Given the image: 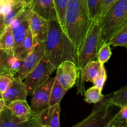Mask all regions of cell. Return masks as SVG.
<instances>
[{
	"mask_svg": "<svg viewBox=\"0 0 127 127\" xmlns=\"http://www.w3.org/2000/svg\"><path fill=\"white\" fill-rule=\"evenodd\" d=\"M5 26L4 24V18L2 15L0 14V31H2Z\"/></svg>",
	"mask_w": 127,
	"mask_h": 127,
	"instance_id": "obj_34",
	"label": "cell"
},
{
	"mask_svg": "<svg viewBox=\"0 0 127 127\" xmlns=\"http://www.w3.org/2000/svg\"><path fill=\"white\" fill-rule=\"evenodd\" d=\"M50 21L43 18L31 11L29 17V29L32 33L35 45L44 42L49 29Z\"/></svg>",
	"mask_w": 127,
	"mask_h": 127,
	"instance_id": "obj_10",
	"label": "cell"
},
{
	"mask_svg": "<svg viewBox=\"0 0 127 127\" xmlns=\"http://www.w3.org/2000/svg\"><path fill=\"white\" fill-rule=\"evenodd\" d=\"M28 4H26L21 0H14V3L11 10L3 16L4 24L5 27L12 23L14 20L25 9Z\"/></svg>",
	"mask_w": 127,
	"mask_h": 127,
	"instance_id": "obj_17",
	"label": "cell"
},
{
	"mask_svg": "<svg viewBox=\"0 0 127 127\" xmlns=\"http://www.w3.org/2000/svg\"><path fill=\"white\" fill-rule=\"evenodd\" d=\"M21 1L25 2L26 4H30L31 2V1H32V0H21Z\"/></svg>",
	"mask_w": 127,
	"mask_h": 127,
	"instance_id": "obj_36",
	"label": "cell"
},
{
	"mask_svg": "<svg viewBox=\"0 0 127 127\" xmlns=\"http://www.w3.org/2000/svg\"><path fill=\"white\" fill-rule=\"evenodd\" d=\"M106 127H127V105L120 108V111L110 118Z\"/></svg>",
	"mask_w": 127,
	"mask_h": 127,
	"instance_id": "obj_20",
	"label": "cell"
},
{
	"mask_svg": "<svg viewBox=\"0 0 127 127\" xmlns=\"http://www.w3.org/2000/svg\"><path fill=\"white\" fill-rule=\"evenodd\" d=\"M0 99H2V94L1 93H0Z\"/></svg>",
	"mask_w": 127,
	"mask_h": 127,
	"instance_id": "obj_37",
	"label": "cell"
},
{
	"mask_svg": "<svg viewBox=\"0 0 127 127\" xmlns=\"http://www.w3.org/2000/svg\"><path fill=\"white\" fill-rule=\"evenodd\" d=\"M102 43L99 16L92 21L78 53V68L79 75L88 62L91 60H97L98 50Z\"/></svg>",
	"mask_w": 127,
	"mask_h": 127,
	"instance_id": "obj_4",
	"label": "cell"
},
{
	"mask_svg": "<svg viewBox=\"0 0 127 127\" xmlns=\"http://www.w3.org/2000/svg\"><path fill=\"white\" fill-rule=\"evenodd\" d=\"M14 0H0V14L4 16L11 10Z\"/></svg>",
	"mask_w": 127,
	"mask_h": 127,
	"instance_id": "obj_32",
	"label": "cell"
},
{
	"mask_svg": "<svg viewBox=\"0 0 127 127\" xmlns=\"http://www.w3.org/2000/svg\"><path fill=\"white\" fill-rule=\"evenodd\" d=\"M44 56L55 69L64 61L78 64V51L57 20L50 21L49 29L44 42Z\"/></svg>",
	"mask_w": 127,
	"mask_h": 127,
	"instance_id": "obj_1",
	"label": "cell"
},
{
	"mask_svg": "<svg viewBox=\"0 0 127 127\" xmlns=\"http://www.w3.org/2000/svg\"><path fill=\"white\" fill-rule=\"evenodd\" d=\"M78 76V66L73 62L64 61L57 67L55 78L63 88L68 91L76 83Z\"/></svg>",
	"mask_w": 127,
	"mask_h": 127,
	"instance_id": "obj_7",
	"label": "cell"
},
{
	"mask_svg": "<svg viewBox=\"0 0 127 127\" xmlns=\"http://www.w3.org/2000/svg\"><path fill=\"white\" fill-rule=\"evenodd\" d=\"M13 78L14 77L9 74H0V93L1 94L6 91Z\"/></svg>",
	"mask_w": 127,
	"mask_h": 127,
	"instance_id": "obj_30",
	"label": "cell"
},
{
	"mask_svg": "<svg viewBox=\"0 0 127 127\" xmlns=\"http://www.w3.org/2000/svg\"><path fill=\"white\" fill-rule=\"evenodd\" d=\"M55 69L53 64L43 56L37 66L23 80L27 90V95H32L38 86L47 81Z\"/></svg>",
	"mask_w": 127,
	"mask_h": 127,
	"instance_id": "obj_5",
	"label": "cell"
},
{
	"mask_svg": "<svg viewBox=\"0 0 127 127\" xmlns=\"http://www.w3.org/2000/svg\"><path fill=\"white\" fill-rule=\"evenodd\" d=\"M22 60L18 59L14 55H9L7 58V68L9 74L14 77L22 65Z\"/></svg>",
	"mask_w": 127,
	"mask_h": 127,
	"instance_id": "obj_25",
	"label": "cell"
},
{
	"mask_svg": "<svg viewBox=\"0 0 127 127\" xmlns=\"http://www.w3.org/2000/svg\"><path fill=\"white\" fill-rule=\"evenodd\" d=\"M35 45L32 33H31V30L29 27L27 33H26V37H25L23 43H22V50H23L25 58L29 53H31Z\"/></svg>",
	"mask_w": 127,
	"mask_h": 127,
	"instance_id": "obj_27",
	"label": "cell"
},
{
	"mask_svg": "<svg viewBox=\"0 0 127 127\" xmlns=\"http://www.w3.org/2000/svg\"><path fill=\"white\" fill-rule=\"evenodd\" d=\"M119 0H103L101 11L99 16H102L103 15L105 14L107 11L110 8V7H112Z\"/></svg>",
	"mask_w": 127,
	"mask_h": 127,
	"instance_id": "obj_33",
	"label": "cell"
},
{
	"mask_svg": "<svg viewBox=\"0 0 127 127\" xmlns=\"http://www.w3.org/2000/svg\"><path fill=\"white\" fill-rule=\"evenodd\" d=\"M107 43L114 47H127V24L118 30L112 35Z\"/></svg>",
	"mask_w": 127,
	"mask_h": 127,
	"instance_id": "obj_19",
	"label": "cell"
},
{
	"mask_svg": "<svg viewBox=\"0 0 127 127\" xmlns=\"http://www.w3.org/2000/svg\"><path fill=\"white\" fill-rule=\"evenodd\" d=\"M60 103L53 105L50 116L48 127H60Z\"/></svg>",
	"mask_w": 127,
	"mask_h": 127,
	"instance_id": "obj_28",
	"label": "cell"
},
{
	"mask_svg": "<svg viewBox=\"0 0 127 127\" xmlns=\"http://www.w3.org/2000/svg\"><path fill=\"white\" fill-rule=\"evenodd\" d=\"M112 52L110 44L107 42H104L98 50L97 60L99 61L101 64H104L109 61Z\"/></svg>",
	"mask_w": 127,
	"mask_h": 127,
	"instance_id": "obj_26",
	"label": "cell"
},
{
	"mask_svg": "<svg viewBox=\"0 0 127 127\" xmlns=\"http://www.w3.org/2000/svg\"><path fill=\"white\" fill-rule=\"evenodd\" d=\"M31 13V12L28 16L21 20L17 24L11 27L14 39V55L21 60H23L25 58L22 50V43L26 37L27 30L29 27V17Z\"/></svg>",
	"mask_w": 127,
	"mask_h": 127,
	"instance_id": "obj_11",
	"label": "cell"
},
{
	"mask_svg": "<svg viewBox=\"0 0 127 127\" xmlns=\"http://www.w3.org/2000/svg\"><path fill=\"white\" fill-rule=\"evenodd\" d=\"M54 79L55 78H50L32 94L31 107L33 111H40L49 107L50 95Z\"/></svg>",
	"mask_w": 127,
	"mask_h": 127,
	"instance_id": "obj_9",
	"label": "cell"
},
{
	"mask_svg": "<svg viewBox=\"0 0 127 127\" xmlns=\"http://www.w3.org/2000/svg\"><path fill=\"white\" fill-rule=\"evenodd\" d=\"M67 91H68L63 88L57 78L55 77L54 82L51 89L48 106L52 107L60 103L61 100L67 93Z\"/></svg>",
	"mask_w": 127,
	"mask_h": 127,
	"instance_id": "obj_18",
	"label": "cell"
},
{
	"mask_svg": "<svg viewBox=\"0 0 127 127\" xmlns=\"http://www.w3.org/2000/svg\"><path fill=\"white\" fill-rule=\"evenodd\" d=\"M92 21L86 0H69L66 9L64 31L75 45L78 54Z\"/></svg>",
	"mask_w": 127,
	"mask_h": 127,
	"instance_id": "obj_2",
	"label": "cell"
},
{
	"mask_svg": "<svg viewBox=\"0 0 127 127\" xmlns=\"http://www.w3.org/2000/svg\"><path fill=\"white\" fill-rule=\"evenodd\" d=\"M112 105H115L122 108L127 105V87H123L119 90L117 91L112 96L109 98Z\"/></svg>",
	"mask_w": 127,
	"mask_h": 127,
	"instance_id": "obj_21",
	"label": "cell"
},
{
	"mask_svg": "<svg viewBox=\"0 0 127 127\" xmlns=\"http://www.w3.org/2000/svg\"><path fill=\"white\" fill-rule=\"evenodd\" d=\"M0 49L8 55L14 53V39L9 26L5 27L0 35Z\"/></svg>",
	"mask_w": 127,
	"mask_h": 127,
	"instance_id": "obj_16",
	"label": "cell"
},
{
	"mask_svg": "<svg viewBox=\"0 0 127 127\" xmlns=\"http://www.w3.org/2000/svg\"><path fill=\"white\" fill-rule=\"evenodd\" d=\"M107 79V73L106 70L105 69L104 65L103 64L102 66L101 71L99 74V75L95 78L93 81V84H94V86L97 87L99 88L100 91H102L103 88H104V84H105V81Z\"/></svg>",
	"mask_w": 127,
	"mask_h": 127,
	"instance_id": "obj_29",
	"label": "cell"
},
{
	"mask_svg": "<svg viewBox=\"0 0 127 127\" xmlns=\"http://www.w3.org/2000/svg\"><path fill=\"white\" fill-rule=\"evenodd\" d=\"M5 107H6V105H5L4 100H2V99H0V113L4 109Z\"/></svg>",
	"mask_w": 127,
	"mask_h": 127,
	"instance_id": "obj_35",
	"label": "cell"
},
{
	"mask_svg": "<svg viewBox=\"0 0 127 127\" xmlns=\"http://www.w3.org/2000/svg\"><path fill=\"white\" fill-rule=\"evenodd\" d=\"M103 43L107 42L113 34L127 24V0L117 1L102 16H99Z\"/></svg>",
	"mask_w": 127,
	"mask_h": 127,
	"instance_id": "obj_3",
	"label": "cell"
},
{
	"mask_svg": "<svg viewBox=\"0 0 127 127\" xmlns=\"http://www.w3.org/2000/svg\"><path fill=\"white\" fill-rule=\"evenodd\" d=\"M1 32H2V31H0V35H1Z\"/></svg>",
	"mask_w": 127,
	"mask_h": 127,
	"instance_id": "obj_38",
	"label": "cell"
},
{
	"mask_svg": "<svg viewBox=\"0 0 127 127\" xmlns=\"http://www.w3.org/2000/svg\"><path fill=\"white\" fill-rule=\"evenodd\" d=\"M27 97V90L23 81L14 78L6 91L2 94V99L6 106L14 100H26Z\"/></svg>",
	"mask_w": 127,
	"mask_h": 127,
	"instance_id": "obj_12",
	"label": "cell"
},
{
	"mask_svg": "<svg viewBox=\"0 0 127 127\" xmlns=\"http://www.w3.org/2000/svg\"><path fill=\"white\" fill-rule=\"evenodd\" d=\"M55 7L57 19L63 30H64V16L66 9L69 0H53Z\"/></svg>",
	"mask_w": 127,
	"mask_h": 127,
	"instance_id": "obj_23",
	"label": "cell"
},
{
	"mask_svg": "<svg viewBox=\"0 0 127 127\" xmlns=\"http://www.w3.org/2000/svg\"><path fill=\"white\" fill-rule=\"evenodd\" d=\"M44 42L35 44L31 53L22 60V65L14 78L20 81H23L26 76L37 66L42 57L44 56Z\"/></svg>",
	"mask_w": 127,
	"mask_h": 127,
	"instance_id": "obj_8",
	"label": "cell"
},
{
	"mask_svg": "<svg viewBox=\"0 0 127 127\" xmlns=\"http://www.w3.org/2000/svg\"><path fill=\"white\" fill-rule=\"evenodd\" d=\"M9 55L0 49V74H9L7 68V58ZM10 75V74H9Z\"/></svg>",
	"mask_w": 127,
	"mask_h": 127,
	"instance_id": "obj_31",
	"label": "cell"
},
{
	"mask_svg": "<svg viewBox=\"0 0 127 127\" xmlns=\"http://www.w3.org/2000/svg\"><path fill=\"white\" fill-rule=\"evenodd\" d=\"M102 65L103 64H101L98 60H91L88 62L80 73L82 81L93 83L94 79L100 74Z\"/></svg>",
	"mask_w": 127,
	"mask_h": 127,
	"instance_id": "obj_15",
	"label": "cell"
},
{
	"mask_svg": "<svg viewBox=\"0 0 127 127\" xmlns=\"http://www.w3.org/2000/svg\"><path fill=\"white\" fill-rule=\"evenodd\" d=\"M103 0H86L90 18L92 20L100 16Z\"/></svg>",
	"mask_w": 127,
	"mask_h": 127,
	"instance_id": "obj_24",
	"label": "cell"
},
{
	"mask_svg": "<svg viewBox=\"0 0 127 127\" xmlns=\"http://www.w3.org/2000/svg\"><path fill=\"white\" fill-rule=\"evenodd\" d=\"M91 114L83 121L73 125L74 127H105L110 119L109 117V109L112 106L110 100L104 97L102 101L97 103Z\"/></svg>",
	"mask_w": 127,
	"mask_h": 127,
	"instance_id": "obj_6",
	"label": "cell"
},
{
	"mask_svg": "<svg viewBox=\"0 0 127 127\" xmlns=\"http://www.w3.org/2000/svg\"><path fill=\"white\" fill-rule=\"evenodd\" d=\"M6 107L12 114L19 118L22 121V123L27 120L32 113V109L26 100H14L6 105Z\"/></svg>",
	"mask_w": 127,
	"mask_h": 127,
	"instance_id": "obj_14",
	"label": "cell"
},
{
	"mask_svg": "<svg viewBox=\"0 0 127 127\" xmlns=\"http://www.w3.org/2000/svg\"><path fill=\"white\" fill-rule=\"evenodd\" d=\"M30 6L33 12L48 21H58L53 0H32Z\"/></svg>",
	"mask_w": 127,
	"mask_h": 127,
	"instance_id": "obj_13",
	"label": "cell"
},
{
	"mask_svg": "<svg viewBox=\"0 0 127 127\" xmlns=\"http://www.w3.org/2000/svg\"><path fill=\"white\" fill-rule=\"evenodd\" d=\"M101 93L102 91L94 86L84 92V100L88 104H97L105 97Z\"/></svg>",
	"mask_w": 127,
	"mask_h": 127,
	"instance_id": "obj_22",
	"label": "cell"
}]
</instances>
